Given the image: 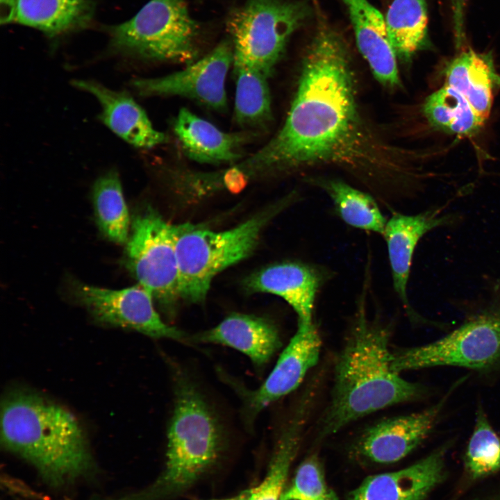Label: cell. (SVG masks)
<instances>
[{
  "instance_id": "obj_15",
  "label": "cell",
  "mask_w": 500,
  "mask_h": 500,
  "mask_svg": "<svg viewBox=\"0 0 500 500\" xmlns=\"http://www.w3.org/2000/svg\"><path fill=\"white\" fill-rule=\"evenodd\" d=\"M328 279L322 267L299 260L272 264L250 275L245 288L250 292L278 296L296 312L298 325L314 324L317 296Z\"/></svg>"
},
{
  "instance_id": "obj_27",
  "label": "cell",
  "mask_w": 500,
  "mask_h": 500,
  "mask_svg": "<svg viewBox=\"0 0 500 500\" xmlns=\"http://www.w3.org/2000/svg\"><path fill=\"white\" fill-rule=\"evenodd\" d=\"M423 112L433 127L458 136L476 134L485 122L459 92L447 85L426 99Z\"/></svg>"
},
{
  "instance_id": "obj_16",
  "label": "cell",
  "mask_w": 500,
  "mask_h": 500,
  "mask_svg": "<svg viewBox=\"0 0 500 500\" xmlns=\"http://www.w3.org/2000/svg\"><path fill=\"white\" fill-rule=\"evenodd\" d=\"M451 445L444 444L408 467L366 478L347 500H423L444 479Z\"/></svg>"
},
{
  "instance_id": "obj_11",
  "label": "cell",
  "mask_w": 500,
  "mask_h": 500,
  "mask_svg": "<svg viewBox=\"0 0 500 500\" xmlns=\"http://www.w3.org/2000/svg\"><path fill=\"white\" fill-rule=\"evenodd\" d=\"M469 376L460 377L437 402L420 411L382 419L367 427L353 443V453L379 464L408 456L433 431L449 399Z\"/></svg>"
},
{
  "instance_id": "obj_24",
  "label": "cell",
  "mask_w": 500,
  "mask_h": 500,
  "mask_svg": "<svg viewBox=\"0 0 500 500\" xmlns=\"http://www.w3.org/2000/svg\"><path fill=\"white\" fill-rule=\"evenodd\" d=\"M312 183L331 199L335 212L347 225L383 235L387 219L376 199L338 178H310Z\"/></svg>"
},
{
  "instance_id": "obj_19",
  "label": "cell",
  "mask_w": 500,
  "mask_h": 500,
  "mask_svg": "<svg viewBox=\"0 0 500 500\" xmlns=\"http://www.w3.org/2000/svg\"><path fill=\"white\" fill-rule=\"evenodd\" d=\"M354 31L357 46L374 76L383 86L401 84L397 56L388 32L385 17L369 0H343Z\"/></svg>"
},
{
  "instance_id": "obj_9",
  "label": "cell",
  "mask_w": 500,
  "mask_h": 500,
  "mask_svg": "<svg viewBox=\"0 0 500 500\" xmlns=\"http://www.w3.org/2000/svg\"><path fill=\"white\" fill-rule=\"evenodd\" d=\"M306 6L290 0H247L230 15L233 65L269 77L292 34L308 17Z\"/></svg>"
},
{
  "instance_id": "obj_18",
  "label": "cell",
  "mask_w": 500,
  "mask_h": 500,
  "mask_svg": "<svg viewBox=\"0 0 500 500\" xmlns=\"http://www.w3.org/2000/svg\"><path fill=\"white\" fill-rule=\"evenodd\" d=\"M72 84L97 99L101 107V120L128 144L151 149L167 141V137L153 127L144 109L128 93L110 90L94 81L74 80Z\"/></svg>"
},
{
  "instance_id": "obj_12",
  "label": "cell",
  "mask_w": 500,
  "mask_h": 500,
  "mask_svg": "<svg viewBox=\"0 0 500 500\" xmlns=\"http://www.w3.org/2000/svg\"><path fill=\"white\" fill-rule=\"evenodd\" d=\"M322 341L315 324L297 325V330L281 353L265 381L256 390L230 381L242 401V414L250 427L258 415L272 403L295 390L317 363Z\"/></svg>"
},
{
  "instance_id": "obj_6",
  "label": "cell",
  "mask_w": 500,
  "mask_h": 500,
  "mask_svg": "<svg viewBox=\"0 0 500 500\" xmlns=\"http://www.w3.org/2000/svg\"><path fill=\"white\" fill-rule=\"evenodd\" d=\"M297 197L295 192L290 193L225 231H214L188 223L176 244L181 299L193 303L203 302L214 277L249 256L267 225L295 203Z\"/></svg>"
},
{
  "instance_id": "obj_14",
  "label": "cell",
  "mask_w": 500,
  "mask_h": 500,
  "mask_svg": "<svg viewBox=\"0 0 500 500\" xmlns=\"http://www.w3.org/2000/svg\"><path fill=\"white\" fill-rule=\"evenodd\" d=\"M440 207L432 208L415 215L394 212L387 220L383 233L386 247L394 290L410 319L416 323L438 326L419 315L412 307L408 297L412 258L422 237L429 231L451 225L457 217L443 214Z\"/></svg>"
},
{
  "instance_id": "obj_25",
  "label": "cell",
  "mask_w": 500,
  "mask_h": 500,
  "mask_svg": "<svg viewBox=\"0 0 500 500\" xmlns=\"http://www.w3.org/2000/svg\"><path fill=\"white\" fill-rule=\"evenodd\" d=\"M397 58L409 61L428 41L426 0H393L385 16Z\"/></svg>"
},
{
  "instance_id": "obj_7",
  "label": "cell",
  "mask_w": 500,
  "mask_h": 500,
  "mask_svg": "<svg viewBox=\"0 0 500 500\" xmlns=\"http://www.w3.org/2000/svg\"><path fill=\"white\" fill-rule=\"evenodd\" d=\"M107 30L111 49L122 56L189 64L197 56V26L185 0H149Z\"/></svg>"
},
{
  "instance_id": "obj_30",
  "label": "cell",
  "mask_w": 500,
  "mask_h": 500,
  "mask_svg": "<svg viewBox=\"0 0 500 500\" xmlns=\"http://www.w3.org/2000/svg\"><path fill=\"white\" fill-rule=\"evenodd\" d=\"M331 491L317 458L312 456L301 464L290 487L283 494L301 500H321Z\"/></svg>"
},
{
  "instance_id": "obj_2",
  "label": "cell",
  "mask_w": 500,
  "mask_h": 500,
  "mask_svg": "<svg viewBox=\"0 0 500 500\" xmlns=\"http://www.w3.org/2000/svg\"><path fill=\"white\" fill-rule=\"evenodd\" d=\"M368 281L334 365L331 399L319 424V435H333L380 410L417 401L428 394L423 385L406 380L391 365L392 328L367 310Z\"/></svg>"
},
{
  "instance_id": "obj_1",
  "label": "cell",
  "mask_w": 500,
  "mask_h": 500,
  "mask_svg": "<svg viewBox=\"0 0 500 500\" xmlns=\"http://www.w3.org/2000/svg\"><path fill=\"white\" fill-rule=\"evenodd\" d=\"M411 157L380 137L362 115L345 42L333 29L321 28L306 51L283 126L237 165L251 180L337 166L385 202L417 179Z\"/></svg>"
},
{
  "instance_id": "obj_3",
  "label": "cell",
  "mask_w": 500,
  "mask_h": 500,
  "mask_svg": "<svg viewBox=\"0 0 500 500\" xmlns=\"http://www.w3.org/2000/svg\"><path fill=\"white\" fill-rule=\"evenodd\" d=\"M1 440L6 450L27 461L54 488L88 478L94 471L75 416L32 391L17 389L3 400Z\"/></svg>"
},
{
  "instance_id": "obj_10",
  "label": "cell",
  "mask_w": 500,
  "mask_h": 500,
  "mask_svg": "<svg viewBox=\"0 0 500 500\" xmlns=\"http://www.w3.org/2000/svg\"><path fill=\"white\" fill-rule=\"evenodd\" d=\"M77 299L100 322L136 331L150 338L191 344L190 335L166 324L157 312L153 297L140 285L120 290L77 284Z\"/></svg>"
},
{
  "instance_id": "obj_33",
  "label": "cell",
  "mask_w": 500,
  "mask_h": 500,
  "mask_svg": "<svg viewBox=\"0 0 500 500\" xmlns=\"http://www.w3.org/2000/svg\"><path fill=\"white\" fill-rule=\"evenodd\" d=\"M234 167V166H233ZM235 168V167H234ZM237 171V170H236ZM238 172V171H237ZM239 173V172H238ZM240 174V173H239ZM242 175V174H241ZM244 177V176H243ZM246 179V178H245ZM247 180V179H246ZM249 182V181H248Z\"/></svg>"
},
{
  "instance_id": "obj_22",
  "label": "cell",
  "mask_w": 500,
  "mask_h": 500,
  "mask_svg": "<svg viewBox=\"0 0 500 500\" xmlns=\"http://www.w3.org/2000/svg\"><path fill=\"white\" fill-rule=\"evenodd\" d=\"M445 85L459 92L484 121L488 118L494 89L500 87L492 56L464 51L445 69Z\"/></svg>"
},
{
  "instance_id": "obj_26",
  "label": "cell",
  "mask_w": 500,
  "mask_h": 500,
  "mask_svg": "<svg viewBox=\"0 0 500 500\" xmlns=\"http://www.w3.org/2000/svg\"><path fill=\"white\" fill-rule=\"evenodd\" d=\"M92 197L96 222L101 233L115 243L126 244L131 222L121 181L115 170L108 172L95 181Z\"/></svg>"
},
{
  "instance_id": "obj_5",
  "label": "cell",
  "mask_w": 500,
  "mask_h": 500,
  "mask_svg": "<svg viewBox=\"0 0 500 500\" xmlns=\"http://www.w3.org/2000/svg\"><path fill=\"white\" fill-rule=\"evenodd\" d=\"M461 308L460 324L442 338L425 344L392 351L396 372L432 367H458L478 377L500 376V278Z\"/></svg>"
},
{
  "instance_id": "obj_4",
  "label": "cell",
  "mask_w": 500,
  "mask_h": 500,
  "mask_svg": "<svg viewBox=\"0 0 500 500\" xmlns=\"http://www.w3.org/2000/svg\"><path fill=\"white\" fill-rule=\"evenodd\" d=\"M173 408L167 430L166 466L150 486L112 500H160L191 485L218 458L224 425L199 385L171 364Z\"/></svg>"
},
{
  "instance_id": "obj_8",
  "label": "cell",
  "mask_w": 500,
  "mask_h": 500,
  "mask_svg": "<svg viewBox=\"0 0 500 500\" xmlns=\"http://www.w3.org/2000/svg\"><path fill=\"white\" fill-rule=\"evenodd\" d=\"M188 225L170 224L147 206L133 218L126 243L129 272L169 315L181 299L176 244Z\"/></svg>"
},
{
  "instance_id": "obj_17",
  "label": "cell",
  "mask_w": 500,
  "mask_h": 500,
  "mask_svg": "<svg viewBox=\"0 0 500 500\" xmlns=\"http://www.w3.org/2000/svg\"><path fill=\"white\" fill-rule=\"evenodd\" d=\"M190 342L231 347L248 356L258 369L264 367L282 345L272 321L242 313H232L217 326L190 335Z\"/></svg>"
},
{
  "instance_id": "obj_23",
  "label": "cell",
  "mask_w": 500,
  "mask_h": 500,
  "mask_svg": "<svg viewBox=\"0 0 500 500\" xmlns=\"http://www.w3.org/2000/svg\"><path fill=\"white\" fill-rule=\"evenodd\" d=\"M313 393L303 394L279 434L266 476L247 490V500H280L290 465L297 453L308 418Z\"/></svg>"
},
{
  "instance_id": "obj_13",
  "label": "cell",
  "mask_w": 500,
  "mask_h": 500,
  "mask_svg": "<svg viewBox=\"0 0 500 500\" xmlns=\"http://www.w3.org/2000/svg\"><path fill=\"white\" fill-rule=\"evenodd\" d=\"M233 61V47L223 41L182 70L158 78L135 79L131 84L142 96H180L223 112L227 108L226 78Z\"/></svg>"
},
{
  "instance_id": "obj_29",
  "label": "cell",
  "mask_w": 500,
  "mask_h": 500,
  "mask_svg": "<svg viewBox=\"0 0 500 500\" xmlns=\"http://www.w3.org/2000/svg\"><path fill=\"white\" fill-rule=\"evenodd\" d=\"M465 468L473 478L500 469V438L492 426L481 403L475 412V421L465 455Z\"/></svg>"
},
{
  "instance_id": "obj_20",
  "label": "cell",
  "mask_w": 500,
  "mask_h": 500,
  "mask_svg": "<svg viewBox=\"0 0 500 500\" xmlns=\"http://www.w3.org/2000/svg\"><path fill=\"white\" fill-rule=\"evenodd\" d=\"M1 23L17 24L54 37L88 26L94 0H1Z\"/></svg>"
},
{
  "instance_id": "obj_21",
  "label": "cell",
  "mask_w": 500,
  "mask_h": 500,
  "mask_svg": "<svg viewBox=\"0 0 500 500\" xmlns=\"http://www.w3.org/2000/svg\"><path fill=\"white\" fill-rule=\"evenodd\" d=\"M173 130L185 155L200 163H235L249 139L245 133L224 132L185 108L178 111Z\"/></svg>"
},
{
  "instance_id": "obj_31",
  "label": "cell",
  "mask_w": 500,
  "mask_h": 500,
  "mask_svg": "<svg viewBox=\"0 0 500 500\" xmlns=\"http://www.w3.org/2000/svg\"><path fill=\"white\" fill-rule=\"evenodd\" d=\"M280 500H301V499L292 498V497H289L282 494ZM321 500H338V499H337L335 494L333 493V492L331 491L330 493L326 497H324V499H322Z\"/></svg>"
},
{
  "instance_id": "obj_32",
  "label": "cell",
  "mask_w": 500,
  "mask_h": 500,
  "mask_svg": "<svg viewBox=\"0 0 500 500\" xmlns=\"http://www.w3.org/2000/svg\"><path fill=\"white\" fill-rule=\"evenodd\" d=\"M247 491H245L244 493L233 497L230 499H219V500H247Z\"/></svg>"
},
{
  "instance_id": "obj_28",
  "label": "cell",
  "mask_w": 500,
  "mask_h": 500,
  "mask_svg": "<svg viewBox=\"0 0 500 500\" xmlns=\"http://www.w3.org/2000/svg\"><path fill=\"white\" fill-rule=\"evenodd\" d=\"M235 80L234 117L240 126L262 128L272 120L268 76L249 67L233 65Z\"/></svg>"
}]
</instances>
